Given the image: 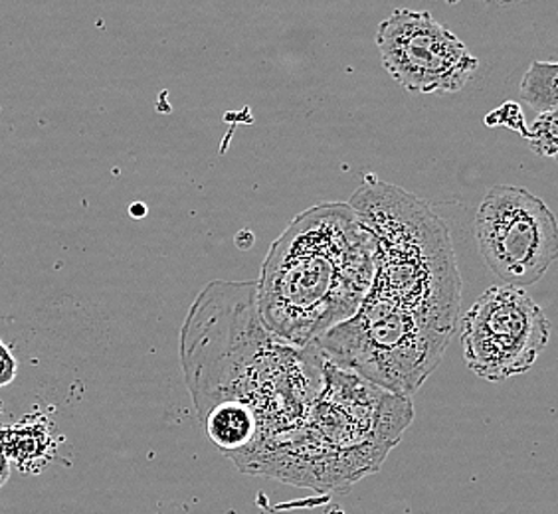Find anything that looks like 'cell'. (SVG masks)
<instances>
[{
  "label": "cell",
  "instance_id": "obj_1",
  "mask_svg": "<svg viewBox=\"0 0 558 514\" xmlns=\"http://www.w3.org/2000/svg\"><path fill=\"white\" fill-rule=\"evenodd\" d=\"M181 360L196 414L218 404L250 407L258 443L300 426L325 382L317 344L286 343L262 321L258 281H213L198 293L183 325Z\"/></svg>",
  "mask_w": 558,
  "mask_h": 514
},
{
  "label": "cell",
  "instance_id": "obj_2",
  "mask_svg": "<svg viewBox=\"0 0 558 514\" xmlns=\"http://www.w3.org/2000/svg\"><path fill=\"white\" fill-rule=\"evenodd\" d=\"M375 246L351 204L313 206L271 244L258 281L259 317L269 332L312 346L365 303Z\"/></svg>",
  "mask_w": 558,
  "mask_h": 514
},
{
  "label": "cell",
  "instance_id": "obj_3",
  "mask_svg": "<svg viewBox=\"0 0 558 514\" xmlns=\"http://www.w3.org/2000/svg\"><path fill=\"white\" fill-rule=\"evenodd\" d=\"M414 418L410 397L390 394L325 358L322 394L295 428L259 441L238 469L317 491L343 489L378 472Z\"/></svg>",
  "mask_w": 558,
  "mask_h": 514
},
{
  "label": "cell",
  "instance_id": "obj_4",
  "mask_svg": "<svg viewBox=\"0 0 558 514\" xmlns=\"http://www.w3.org/2000/svg\"><path fill=\"white\" fill-rule=\"evenodd\" d=\"M349 204L375 246L371 293L456 327L462 279L440 216L418 196L373 174Z\"/></svg>",
  "mask_w": 558,
  "mask_h": 514
},
{
  "label": "cell",
  "instance_id": "obj_5",
  "mask_svg": "<svg viewBox=\"0 0 558 514\" xmlns=\"http://www.w3.org/2000/svg\"><path fill=\"white\" fill-rule=\"evenodd\" d=\"M453 331L451 325L368 293L354 317L315 344L331 365L410 397L440 365Z\"/></svg>",
  "mask_w": 558,
  "mask_h": 514
},
{
  "label": "cell",
  "instance_id": "obj_6",
  "mask_svg": "<svg viewBox=\"0 0 558 514\" xmlns=\"http://www.w3.org/2000/svg\"><path fill=\"white\" fill-rule=\"evenodd\" d=\"M475 242L505 285L531 287L558 259L557 216L526 188L497 184L475 216Z\"/></svg>",
  "mask_w": 558,
  "mask_h": 514
},
{
  "label": "cell",
  "instance_id": "obj_7",
  "mask_svg": "<svg viewBox=\"0 0 558 514\" xmlns=\"http://www.w3.org/2000/svg\"><path fill=\"white\" fill-rule=\"evenodd\" d=\"M548 339L547 315L521 287H489L463 315L465 365L489 382L526 372L547 348Z\"/></svg>",
  "mask_w": 558,
  "mask_h": 514
},
{
  "label": "cell",
  "instance_id": "obj_8",
  "mask_svg": "<svg viewBox=\"0 0 558 514\" xmlns=\"http://www.w3.org/2000/svg\"><path fill=\"white\" fill-rule=\"evenodd\" d=\"M376 46L388 74L418 94H456L480 65L468 46L429 12H392L376 30Z\"/></svg>",
  "mask_w": 558,
  "mask_h": 514
},
{
  "label": "cell",
  "instance_id": "obj_9",
  "mask_svg": "<svg viewBox=\"0 0 558 514\" xmlns=\"http://www.w3.org/2000/svg\"><path fill=\"white\" fill-rule=\"evenodd\" d=\"M0 443L7 457L22 472H43L44 465L54 455V440L46 421H26L0 429Z\"/></svg>",
  "mask_w": 558,
  "mask_h": 514
},
{
  "label": "cell",
  "instance_id": "obj_10",
  "mask_svg": "<svg viewBox=\"0 0 558 514\" xmlns=\"http://www.w3.org/2000/svg\"><path fill=\"white\" fill-rule=\"evenodd\" d=\"M519 96L543 113L558 108V62H533L519 86Z\"/></svg>",
  "mask_w": 558,
  "mask_h": 514
},
{
  "label": "cell",
  "instance_id": "obj_11",
  "mask_svg": "<svg viewBox=\"0 0 558 514\" xmlns=\"http://www.w3.org/2000/svg\"><path fill=\"white\" fill-rule=\"evenodd\" d=\"M523 137L535 155L558 159V108L538 113Z\"/></svg>",
  "mask_w": 558,
  "mask_h": 514
},
{
  "label": "cell",
  "instance_id": "obj_12",
  "mask_svg": "<svg viewBox=\"0 0 558 514\" xmlns=\"http://www.w3.org/2000/svg\"><path fill=\"white\" fill-rule=\"evenodd\" d=\"M16 370H19L16 358L12 356L9 346L0 341V388H4V386L14 382Z\"/></svg>",
  "mask_w": 558,
  "mask_h": 514
},
{
  "label": "cell",
  "instance_id": "obj_13",
  "mask_svg": "<svg viewBox=\"0 0 558 514\" xmlns=\"http://www.w3.org/2000/svg\"><path fill=\"white\" fill-rule=\"evenodd\" d=\"M9 479H11V460L7 457L4 448L0 443V489L9 482Z\"/></svg>",
  "mask_w": 558,
  "mask_h": 514
},
{
  "label": "cell",
  "instance_id": "obj_14",
  "mask_svg": "<svg viewBox=\"0 0 558 514\" xmlns=\"http://www.w3.org/2000/svg\"><path fill=\"white\" fill-rule=\"evenodd\" d=\"M131 216H133V218H143V216H145V208H143L141 204H133V206H131Z\"/></svg>",
  "mask_w": 558,
  "mask_h": 514
},
{
  "label": "cell",
  "instance_id": "obj_15",
  "mask_svg": "<svg viewBox=\"0 0 558 514\" xmlns=\"http://www.w3.org/2000/svg\"><path fill=\"white\" fill-rule=\"evenodd\" d=\"M492 2H519V0H492Z\"/></svg>",
  "mask_w": 558,
  "mask_h": 514
}]
</instances>
